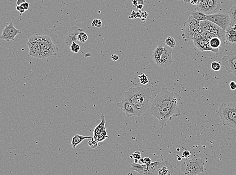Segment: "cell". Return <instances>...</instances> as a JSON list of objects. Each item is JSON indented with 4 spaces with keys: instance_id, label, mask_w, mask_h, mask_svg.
<instances>
[{
    "instance_id": "obj_1",
    "label": "cell",
    "mask_w": 236,
    "mask_h": 175,
    "mask_svg": "<svg viewBox=\"0 0 236 175\" xmlns=\"http://www.w3.org/2000/svg\"><path fill=\"white\" fill-rule=\"evenodd\" d=\"M124 98L128 99L136 109L138 116L145 113L150 107L152 98L151 90L149 88L130 87L125 92Z\"/></svg>"
},
{
    "instance_id": "obj_2",
    "label": "cell",
    "mask_w": 236,
    "mask_h": 175,
    "mask_svg": "<svg viewBox=\"0 0 236 175\" xmlns=\"http://www.w3.org/2000/svg\"><path fill=\"white\" fill-rule=\"evenodd\" d=\"M173 49L160 42L153 53L154 61L158 66L166 68L172 63Z\"/></svg>"
},
{
    "instance_id": "obj_3",
    "label": "cell",
    "mask_w": 236,
    "mask_h": 175,
    "mask_svg": "<svg viewBox=\"0 0 236 175\" xmlns=\"http://www.w3.org/2000/svg\"><path fill=\"white\" fill-rule=\"evenodd\" d=\"M151 113L152 115L159 120L161 129L166 126L167 121L171 120L173 117H178L181 115L179 108L171 109L164 106L155 105L151 106Z\"/></svg>"
},
{
    "instance_id": "obj_4",
    "label": "cell",
    "mask_w": 236,
    "mask_h": 175,
    "mask_svg": "<svg viewBox=\"0 0 236 175\" xmlns=\"http://www.w3.org/2000/svg\"><path fill=\"white\" fill-rule=\"evenodd\" d=\"M216 114L221 119L225 126H229L236 130V110L235 103H222Z\"/></svg>"
},
{
    "instance_id": "obj_5",
    "label": "cell",
    "mask_w": 236,
    "mask_h": 175,
    "mask_svg": "<svg viewBox=\"0 0 236 175\" xmlns=\"http://www.w3.org/2000/svg\"><path fill=\"white\" fill-rule=\"evenodd\" d=\"M179 95L173 92L169 91L166 87H164L160 93L156 96L152 105L166 107L171 109L178 108Z\"/></svg>"
},
{
    "instance_id": "obj_6",
    "label": "cell",
    "mask_w": 236,
    "mask_h": 175,
    "mask_svg": "<svg viewBox=\"0 0 236 175\" xmlns=\"http://www.w3.org/2000/svg\"><path fill=\"white\" fill-rule=\"evenodd\" d=\"M200 32V21L194 19L192 15L189 16L184 23V33L182 34L183 39L186 42L192 41Z\"/></svg>"
},
{
    "instance_id": "obj_7",
    "label": "cell",
    "mask_w": 236,
    "mask_h": 175,
    "mask_svg": "<svg viewBox=\"0 0 236 175\" xmlns=\"http://www.w3.org/2000/svg\"><path fill=\"white\" fill-rule=\"evenodd\" d=\"M204 161L200 158L189 159L181 166V171L185 175H196L204 172Z\"/></svg>"
},
{
    "instance_id": "obj_8",
    "label": "cell",
    "mask_w": 236,
    "mask_h": 175,
    "mask_svg": "<svg viewBox=\"0 0 236 175\" xmlns=\"http://www.w3.org/2000/svg\"><path fill=\"white\" fill-rule=\"evenodd\" d=\"M38 39L40 45L42 59L48 58L58 52V48L53 44L49 37L38 34Z\"/></svg>"
},
{
    "instance_id": "obj_9",
    "label": "cell",
    "mask_w": 236,
    "mask_h": 175,
    "mask_svg": "<svg viewBox=\"0 0 236 175\" xmlns=\"http://www.w3.org/2000/svg\"><path fill=\"white\" fill-rule=\"evenodd\" d=\"M207 20L213 22L225 30L231 23V18L229 13L217 12L206 15Z\"/></svg>"
},
{
    "instance_id": "obj_10",
    "label": "cell",
    "mask_w": 236,
    "mask_h": 175,
    "mask_svg": "<svg viewBox=\"0 0 236 175\" xmlns=\"http://www.w3.org/2000/svg\"><path fill=\"white\" fill-rule=\"evenodd\" d=\"M29 48V56L42 59L40 45L38 41V34H36L30 37L28 41Z\"/></svg>"
},
{
    "instance_id": "obj_11",
    "label": "cell",
    "mask_w": 236,
    "mask_h": 175,
    "mask_svg": "<svg viewBox=\"0 0 236 175\" xmlns=\"http://www.w3.org/2000/svg\"><path fill=\"white\" fill-rule=\"evenodd\" d=\"M102 120L100 123L97 125L94 130V138L96 140L98 143L102 142L105 140V139L108 138V136L107 135L106 128H105V120L104 116L103 114L101 115Z\"/></svg>"
},
{
    "instance_id": "obj_12",
    "label": "cell",
    "mask_w": 236,
    "mask_h": 175,
    "mask_svg": "<svg viewBox=\"0 0 236 175\" xmlns=\"http://www.w3.org/2000/svg\"><path fill=\"white\" fill-rule=\"evenodd\" d=\"M194 44L198 50L201 52L204 51H210L215 54L218 53V50L213 49L210 46L209 41L203 38L200 34H198L192 40Z\"/></svg>"
},
{
    "instance_id": "obj_13",
    "label": "cell",
    "mask_w": 236,
    "mask_h": 175,
    "mask_svg": "<svg viewBox=\"0 0 236 175\" xmlns=\"http://www.w3.org/2000/svg\"><path fill=\"white\" fill-rule=\"evenodd\" d=\"M19 34H21V32L19 29L16 28L12 22H11L9 24L6 25L0 38L2 40L9 42L11 40L14 41L15 37Z\"/></svg>"
},
{
    "instance_id": "obj_14",
    "label": "cell",
    "mask_w": 236,
    "mask_h": 175,
    "mask_svg": "<svg viewBox=\"0 0 236 175\" xmlns=\"http://www.w3.org/2000/svg\"><path fill=\"white\" fill-rule=\"evenodd\" d=\"M117 106L120 107L122 111H124L126 115L129 118L136 116H138V113L136 109L126 98H124L121 102L117 103Z\"/></svg>"
},
{
    "instance_id": "obj_15",
    "label": "cell",
    "mask_w": 236,
    "mask_h": 175,
    "mask_svg": "<svg viewBox=\"0 0 236 175\" xmlns=\"http://www.w3.org/2000/svg\"><path fill=\"white\" fill-rule=\"evenodd\" d=\"M227 44H236V27L234 25L230 24L225 29V42Z\"/></svg>"
},
{
    "instance_id": "obj_16",
    "label": "cell",
    "mask_w": 236,
    "mask_h": 175,
    "mask_svg": "<svg viewBox=\"0 0 236 175\" xmlns=\"http://www.w3.org/2000/svg\"><path fill=\"white\" fill-rule=\"evenodd\" d=\"M209 31L214 34L216 37H218L223 42H225V30H224L221 27L218 26L213 22H211Z\"/></svg>"
},
{
    "instance_id": "obj_17",
    "label": "cell",
    "mask_w": 236,
    "mask_h": 175,
    "mask_svg": "<svg viewBox=\"0 0 236 175\" xmlns=\"http://www.w3.org/2000/svg\"><path fill=\"white\" fill-rule=\"evenodd\" d=\"M174 168L172 164L168 162H161L158 170V175H171L173 174Z\"/></svg>"
},
{
    "instance_id": "obj_18",
    "label": "cell",
    "mask_w": 236,
    "mask_h": 175,
    "mask_svg": "<svg viewBox=\"0 0 236 175\" xmlns=\"http://www.w3.org/2000/svg\"><path fill=\"white\" fill-rule=\"evenodd\" d=\"M196 10L204 13L206 15H210L213 13L212 9L210 8L206 0H201L200 4L197 5Z\"/></svg>"
},
{
    "instance_id": "obj_19",
    "label": "cell",
    "mask_w": 236,
    "mask_h": 175,
    "mask_svg": "<svg viewBox=\"0 0 236 175\" xmlns=\"http://www.w3.org/2000/svg\"><path fill=\"white\" fill-rule=\"evenodd\" d=\"M130 170L137 172L141 175H149L148 166L147 164L134 163L131 165Z\"/></svg>"
},
{
    "instance_id": "obj_20",
    "label": "cell",
    "mask_w": 236,
    "mask_h": 175,
    "mask_svg": "<svg viewBox=\"0 0 236 175\" xmlns=\"http://www.w3.org/2000/svg\"><path fill=\"white\" fill-rule=\"evenodd\" d=\"M92 138V136H86L76 134L72 138L71 147L74 149H76V147L78 144L81 143L83 140H85V139H87Z\"/></svg>"
},
{
    "instance_id": "obj_21",
    "label": "cell",
    "mask_w": 236,
    "mask_h": 175,
    "mask_svg": "<svg viewBox=\"0 0 236 175\" xmlns=\"http://www.w3.org/2000/svg\"><path fill=\"white\" fill-rule=\"evenodd\" d=\"M210 8L213 11V13L218 12L221 8V1L220 0H206Z\"/></svg>"
},
{
    "instance_id": "obj_22",
    "label": "cell",
    "mask_w": 236,
    "mask_h": 175,
    "mask_svg": "<svg viewBox=\"0 0 236 175\" xmlns=\"http://www.w3.org/2000/svg\"><path fill=\"white\" fill-rule=\"evenodd\" d=\"M161 162L159 161L151 163L149 166H148V172L149 175H158V170Z\"/></svg>"
},
{
    "instance_id": "obj_23",
    "label": "cell",
    "mask_w": 236,
    "mask_h": 175,
    "mask_svg": "<svg viewBox=\"0 0 236 175\" xmlns=\"http://www.w3.org/2000/svg\"><path fill=\"white\" fill-rule=\"evenodd\" d=\"M191 15L194 19L199 21L207 20L206 14L204 13L201 12L200 11H197L196 10L192 11Z\"/></svg>"
},
{
    "instance_id": "obj_24",
    "label": "cell",
    "mask_w": 236,
    "mask_h": 175,
    "mask_svg": "<svg viewBox=\"0 0 236 175\" xmlns=\"http://www.w3.org/2000/svg\"><path fill=\"white\" fill-rule=\"evenodd\" d=\"M209 43L213 49L218 50L221 46V41L218 37H214L210 40Z\"/></svg>"
},
{
    "instance_id": "obj_25",
    "label": "cell",
    "mask_w": 236,
    "mask_h": 175,
    "mask_svg": "<svg viewBox=\"0 0 236 175\" xmlns=\"http://www.w3.org/2000/svg\"><path fill=\"white\" fill-rule=\"evenodd\" d=\"M228 13L231 18L230 24H236V5L232 6Z\"/></svg>"
},
{
    "instance_id": "obj_26",
    "label": "cell",
    "mask_w": 236,
    "mask_h": 175,
    "mask_svg": "<svg viewBox=\"0 0 236 175\" xmlns=\"http://www.w3.org/2000/svg\"><path fill=\"white\" fill-rule=\"evenodd\" d=\"M210 22L211 21L208 20H205L200 21L201 31H209Z\"/></svg>"
},
{
    "instance_id": "obj_27",
    "label": "cell",
    "mask_w": 236,
    "mask_h": 175,
    "mask_svg": "<svg viewBox=\"0 0 236 175\" xmlns=\"http://www.w3.org/2000/svg\"><path fill=\"white\" fill-rule=\"evenodd\" d=\"M165 44L170 48L173 49L176 46V41L173 37H169L166 39Z\"/></svg>"
},
{
    "instance_id": "obj_28",
    "label": "cell",
    "mask_w": 236,
    "mask_h": 175,
    "mask_svg": "<svg viewBox=\"0 0 236 175\" xmlns=\"http://www.w3.org/2000/svg\"><path fill=\"white\" fill-rule=\"evenodd\" d=\"M200 34L203 38L209 41H210L211 39L216 37L214 34L209 33V31H201Z\"/></svg>"
},
{
    "instance_id": "obj_29",
    "label": "cell",
    "mask_w": 236,
    "mask_h": 175,
    "mask_svg": "<svg viewBox=\"0 0 236 175\" xmlns=\"http://www.w3.org/2000/svg\"><path fill=\"white\" fill-rule=\"evenodd\" d=\"M78 40L81 42H85L88 39L87 34L83 31H80L78 34Z\"/></svg>"
},
{
    "instance_id": "obj_30",
    "label": "cell",
    "mask_w": 236,
    "mask_h": 175,
    "mask_svg": "<svg viewBox=\"0 0 236 175\" xmlns=\"http://www.w3.org/2000/svg\"><path fill=\"white\" fill-rule=\"evenodd\" d=\"M137 77L140 79V83L143 85H146L149 82V80L148 79V77L144 73H141L140 75H138Z\"/></svg>"
},
{
    "instance_id": "obj_31",
    "label": "cell",
    "mask_w": 236,
    "mask_h": 175,
    "mask_svg": "<svg viewBox=\"0 0 236 175\" xmlns=\"http://www.w3.org/2000/svg\"><path fill=\"white\" fill-rule=\"evenodd\" d=\"M71 50L74 53H78L80 50V46L75 42H72L71 45Z\"/></svg>"
},
{
    "instance_id": "obj_32",
    "label": "cell",
    "mask_w": 236,
    "mask_h": 175,
    "mask_svg": "<svg viewBox=\"0 0 236 175\" xmlns=\"http://www.w3.org/2000/svg\"><path fill=\"white\" fill-rule=\"evenodd\" d=\"M211 68L214 71H218L221 70V66L220 63L214 61L211 64Z\"/></svg>"
},
{
    "instance_id": "obj_33",
    "label": "cell",
    "mask_w": 236,
    "mask_h": 175,
    "mask_svg": "<svg viewBox=\"0 0 236 175\" xmlns=\"http://www.w3.org/2000/svg\"><path fill=\"white\" fill-rule=\"evenodd\" d=\"M98 142L93 137L88 142V145L93 149H95L98 147Z\"/></svg>"
},
{
    "instance_id": "obj_34",
    "label": "cell",
    "mask_w": 236,
    "mask_h": 175,
    "mask_svg": "<svg viewBox=\"0 0 236 175\" xmlns=\"http://www.w3.org/2000/svg\"><path fill=\"white\" fill-rule=\"evenodd\" d=\"M130 158H132V159H133V160H140V159L141 158V153L140 151H136L134 153L132 154L131 156H130Z\"/></svg>"
},
{
    "instance_id": "obj_35",
    "label": "cell",
    "mask_w": 236,
    "mask_h": 175,
    "mask_svg": "<svg viewBox=\"0 0 236 175\" xmlns=\"http://www.w3.org/2000/svg\"><path fill=\"white\" fill-rule=\"evenodd\" d=\"M191 155V151L188 150H185L182 153V156L184 158H188Z\"/></svg>"
},
{
    "instance_id": "obj_36",
    "label": "cell",
    "mask_w": 236,
    "mask_h": 175,
    "mask_svg": "<svg viewBox=\"0 0 236 175\" xmlns=\"http://www.w3.org/2000/svg\"><path fill=\"white\" fill-rule=\"evenodd\" d=\"M144 164H147V166H149L150 164L152 163V160L150 158L148 157H145L144 158Z\"/></svg>"
},
{
    "instance_id": "obj_37",
    "label": "cell",
    "mask_w": 236,
    "mask_h": 175,
    "mask_svg": "<svg viewBox=\"0 0 236 175\" xmlns=\"http://www.w3.org/2000/svg\"><path fill=\"white\" fill-rule=\"evenodd\" d=\"M16 9L17 11H19V12L21 14L23 13L25 11V10L24 9V8L21 5H17Z\"/></svg>"
},
{
    "instance_id": "obj_38",
    "label": "cell",
    "mask_w": 236,
    "mask_h": 175,
    "mask_svg": "<svg viewBox=\"0 0 236 175\" xmlns=\"http://www.w3.org/2000/svg\"><path fill=\"white\" fill-rule=\"evenodd\" d=\"M230 87L232 90H236V83L235 81H232L230 83Z\"/></svg>"
},
{
    "instance_id": "obj_39",
    "label": "cell",
    "mask_w": 236,
    "mask_h": 175,
    "mask_svg": "<svg viewBox=\"0 0 236 175\" xmlns=\"http://www.w3.org/2000/svg\"><path fill=\"white\" fill-rule=\"evenodd\" d=\"M21 5L22 6V7L24 8V9L25 10V11L28 9L29 7V4L28 2H25L23 3Z\"/></svg>"
},
{
    "instance_id": "obj_40",
    "label": "cell",
    "mask_w": 236,
    "mask_h": 175,
    "mask_svg": "<svg viewBox=\"0 0 236 175\" xmlns=\"http://www.w3.org/2000/svg\"><path fill=\"white\" fill-rule=\"evenodd\" d=\"M99 19H94L93 20L92 23V26H95V27H97L98 26V23H99Z\"/></svg>"
},
{
    "instance_id": "obj_41",
    "label": "cell",
    "mask_w": 236,
    "mask_h": 175,
    "mask_svg": "<svg viewBox=\"0 0 236 175\" xmlns=\"http://www.w3.org/2000/svg\"><path fill=\"white\" fill-rule=\"evenodd\" d=\"M111 58H112V60L113 61H117L119 59V57H118V55L113 54L112 55V56H111Z\"/></svg>"
},
{
    "instance_id": "obj_42",
    "label": "cell",
    "mask_w": 236,
    "mask_h": 175,
    "mask_svg": "<svg viewBox=\"0 0 236 175\" xmlns=\"http://www.w3.org/2000/svg\"><path fill=\"white\" fill-rule=\"evenodd\" d=\"M200 1L201 0H191L190 3H191L192 4L194 5H197L200 4Z\"/></svg>"
},
{
    "instance_id": "obj_43",
    "label": "cell",
    "mask_w": 236,
    "mask_h": 175,
    "mask_svg": "<svg viewBox=\"0 0 236 175\" xmlns=\"http://www.w3.org/2000/svg\"><path fill=\"white\" fill-rule=\"evenodd\" d=\"M25 2H26L25 0H17V5H21L23 3H24Z\"/></svg>"
},
{
    "instance_id": "obj_44",
    "label": "cell",
    "mask_w": 236,
    "mask_h": 175,
    "mask_svg": "<svg viewBox=\"0 0 236 175\" xmlns=\"http://www.w3.org/2000/svg\"><path fill=\"white\" fill-rule=\"evenodd\" d=\"M137 5L139 4L144 5L145 4V2H144V0H137Z\"/></svg>"
},
{
    "instance_id": "obj_45",
    "label": "cell",
    "mask_w": 236,
    "mask_h": 175,
    "mask_svg": "<svg viewBox=\"0 0 236 175\" xmlns=\"http://www.w3.org/2000/svg\"><path fill=\"white\" fill-rule=\"evenodd\" d=\"M144 5L139 4L137 6V8L138 10H141L144 8Z\"/></svg>"
},
{
    "instance_id": "obj_46",
    "label": "cell",
    "mask_w": 236,
    "mask_h": 175,
    "mask_svg": "<svg viewBox=\"0 0 236 175\" xmlns=\"http://www.w3.org/2000/svg\"><path fill=\"white\" fill-rule=\"evenodd\" d=\"M102 20H100V19H99V23H98V26H97V27L98 28H99V27H101V26H102Z\"/></svg>"
},
{
    "instance_id": "obj_47",
    "label": "cell",
    "mask_w": 236,
    "mask_h": 175,
    "mask_svg": "<svg viewBox=\"0 0 236 175\" xmlns=\"http://www.w3.org/2000/svg\"><path fill=\"white\" fill-rule=\"evenodd\" d=\"M139 160H140V164H144V158H141Z\"/></svg>"
},
{
    "instance_id": "obj_48",
    "label": "cell",
    "mask_w": 236,
    "mask_h": 175,
    "mask_svg": "<svg viewBox=\"0 0 236 175\" xmlns=\"http://www.w3.org/2000/svg\"><path fill=\"white\" fill-rule=\"evenodd\" d=\"M183 1H184L185 2H186V3H188V2H190L191 0H183Z\"/></svg>"
},
{
    "instance_id": "obj_49",
    "label": "cell",
    "mask_w": 236,
    "mask_h": 175,
    "mask_svg": "<svg viewBox=\"0 0 236 175\" xmlns=\"http://www.w3.org/2000/svg\"><path fill=\"white\" fill-rule=\"evenodd\" d=\"M235 107H236V103H235Z\"/></svg>"
},
{
    "instance_id": "obj_50",
    "label": "cell",
    "mask_w": 236,
    "mask_h": 175,
    "mask_svg": "<svg viewBox=\"0 0 236 175\" xmlns=\"http://www.w3.org/2000/svg\"><path fill=\"white\" fill-rule=\"evenodd\" d=\"M232 25H233V24H232ZM234 25H235V27H236V24H234Z\"/></svg>"
}]
</instances>
